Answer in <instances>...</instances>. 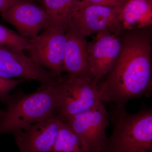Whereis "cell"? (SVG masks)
I'll return each mask as SVG.
<instances>
[{"mask_svg": "<svg viewBox=\"0 0 152 152\" xmlns=\"http://www.w3.org/2000/svg\"><path fill=\"white\" fill-rule=\"evenodd\" d=\"M121 48V35L105 30L88 43V76L97 85L113 66Z\"/></svg>", "mask_w": 152, "mask_h": 152, "instance_id": "8992f818", "label": "cell"}, {"mask_svg": "<svg viewBox=\"0 0 152 152\" xmlns=\"http://www.w3.org/2000/svg\"><path fill=\"white\" fill-rule=\"evenodd\" d=\"M66 80L63 76L58 82L41 86L31 94L20 90L2 98L4 107L0 110V135L14 134L57 113Z\"/></svg>", "mask_w": 152, "mask_h": 152, "instance_id": "7a4b0ae2", "label": "cell"}, {"mask_svg": "<svg viewBox=\"0 0 152 152\" xmlns=\"http://www.w3.org/2000/svg\"><path fill=\"white\" fill-rule=\"evenodd\" d=\"M26 81L23 79H7L0 76V97L2 99L7 96L12 90Z\"/></svg>", "mask_w": 152, "mask_h": 152, "instance_id": "2e32d148", "label": "cell"}, {"mask_svg": "<svg viewBox=\"0 0 152 152\" xmlns=\"http://www.w3.org/2000/svg\"><path fill=\"white\" fill-rule=\"evenodd\" d=\"M110 119L113 131L104 152H152V109L130 114L114 107Z\"/></svg>", "mask_w": 152, "mask_h": 152, "instance_id": "3957f363", "label": "cell"}, {"mask_svg": "<svg viewBox=\"0 0 152 152\" xmlns=\"http://www.w3.org/2000/svg\"><path fill=\"white\" fill-rule=\"evenodd\" d=\"M38 1H39V2L41 3V4H43V0H37Z\"/></svg>", "mask_w": 152, "mask_h": 152, "instance_id": "d6986e66", "label": "cell"}, {"mask_svg": "<svg viewBox=\"0 0 152 152\" xmlns=\"http://www.w3.org/2000/svg\"><path fill=\"white\" fill-rule=\"evenodd\" d=\"M122 9L80 3L72 20L85 37L105 30L120 36L122 31Z\"/></svg>", "mask_w": 152, "mask_h": 152, "instance_id": "ba28073f", "label": "cell"}, {"mask_svg": "<svg viewBox=\"0 0 152 152\" xmlns=\"http://www.w3.org/2000/svg\"><path fill=\"white\" fill-rule=\"evenodd\" d=\"M0 45L9 47L14 50L23 51L29 50L31 48V41L15 32L0 25Z\"/></svg>", "mask_w": 152, "mask_h": 152, "instance_id": "9a60e30c", "label": "cell"}, {"mask_svg": "<svg viewBox=\"0 0 152 152\" xmlns=\"http://www.w3.org/2000/svg\"><path fill=\"white\" fill-rule=\"evenodd\" d=\"M2 16L20 35L30 40L38 36L48 25V17L45 10L28 0H18Z\"/></svg>", "mask_w": 152, "mask_h": 152, "instance_id": "30bf717a", "label": "cell"}, {"mask_svg": "<svg viewBox=\"0 0 152 152\" xmlns=\"http://www.w3.org/2000/svg\"><path fill=\"white\" fill-rule=\"evenodd\" d=\"M129 0H81L82 4H94L122 9Z\"/></svg>", "mask_w": 152, "mask_h": 152, "instance_id": "e0dca14e", "label": "cell"}, {"mask_svg": "<svg viewBox=\"0 0 152 152\" xmlns=\"http://www.w3.org/2000/svg\"><path fill=\"white\" fill-rule=\"evenodd\" d=\"M103 102L98 86L87 75L66 80L61 93L57 113L61 118L81 113Z\"/></svg>", "mask_w": 152, "mask_h": 152, "instance_id": "5b68a950", "label": "cell"}, {"mask_svg": "<svg viewBox=\"0 0 152 152\" xmlns=\"http://www.w3.org/2000/svg\"><path fill=\"white\" fill-rule=\"evenodd\" d=\"M52 152H86L78 136L61 119L59 131Z\"/></svg>", "mask_w": 152, "mask_h": 152, "instance_id": "5bb4252c", "label": "cell"}, {"mask_svg": "<svg viewBox=\"0 0 152 152\" xmlns=\"http://www.w3.org/2000/svg\"><path fill=\"white\" fill-rule=\"evenodd\" d=\"M60 118L78 136L86 152L104 151L108 140L106 131L110 119L103 102L77 115Z\"/></svg>", "mask_w": 152, "mask_h": 152, "instance_id": "277c9868", "label": "cell"}, {"mask_svg": "<svg viewBox=\"0 0 152 152\" xmlns=\"http://www.w3.org/2000/svg\"><path fill=\"white\" fill-rule=\"evenodd\" d=\"M121 21L122 30L151 26L152 0H129L122 9Z\"/></svg>", "mask_w": 152, "mask_h": 152, "instance_id": "7c38bea8", "label": "cell"}, {"mask_svg": "<svg viewBox=\"0 0 152 152\" xmlns=\"http://www.w3.org/2000/svg\"><path fill=\"white\" fill-rule=\"evenodd\" d=\"M30 41L31 48L28 51L31 59L56 76H63L66 42L65 31L45 29Z\"/></svg>", "mask_w": 152, "mask_h": 152, "instance_id": "52a82bcc", "label": "cell"}, {"mask_svg": "<svg viewBox=\"0 0 152 152\" xmlns=\"http://www.w3.org/2000/svg\"><path fill=\"white\" fill-rule=\"evenodd\" d=\"M66 42L64 56V72L70 81L80 76H88V43L72 20L66 31Z\"/></svg>", "mask_w": 152, "mask_h": 152, "instance_id": "8fae6325", "label": "cell"}, {"mask_svg": "<svg viewBox=\"0 0 152 152\" xmlns=\"http://www.w3.org/2000/svg\"><path fill=\"white\" fill-rule=\"evenodd\" d=\"M80 4V0H43L49 19L46 28L66 31Z\"/></svg>", "mask_w": 152, "mask_h": 152, "instance_id": "4fadbf2b", "label": "cell"}, {"mask_svg": "<svg viewBox=\"0 0 152 152\" xmlns=\"http://www.w3.org/2000/svg\"><path fill=\"white\" fill-rule=\"evenodd\" d=\"M18 0H0V12L2 14L5 12Z\"/></svg>", "mask_w": 152, "mask_h": 152, "instance_id": "ac0fdd59", "label": "cell"}, {"mask_svg": "<svg viewBox=\"0 0 152 152\" xmlns=\"http://www.w3.org/2000/svg\"><path fill=\"white\" fill-rule=\"evenodd\" d=\"M61 119L57 113L14 134L19 152H52Z\"/></svg>", "mask_w": 152, "mask_h": 152, "instance_id": "9c48e42d", "label": "cell"}, {"mask_svg": "<svg viewBox=\"0 0 152 152\" xmlns=\"http://www.w3.org/2000/svg\"><path fill=\"white\" fill-rule=\"evenodd\" d=\"M2 102V99L1 97H0V103H1Z\"/></svg>", "mask_w": 152, "mask_h": 152, "instance_id": "ffe728a7", "label": "cell"}, {"mask_svg": "<svg viewBox=\"0 0 152 152\" xmlns=\"http://www.w3.org/2000/svg\"><path fill=\"white\" fill-rule=\"evenodd\" d=\"M121 37L119 54L98 86L103 102L110 103L116 107L123 109L133 99L151 94V27L127 31Z\"/></svg>", "mask_w": 152, "mask_h": 152, "instance_id": "6da1fadb", "label": "cell"}]
</instances>
